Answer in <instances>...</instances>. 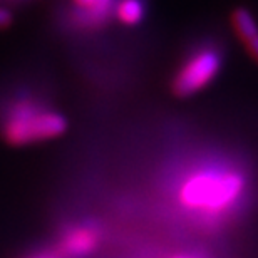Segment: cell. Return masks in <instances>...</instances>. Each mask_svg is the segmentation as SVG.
Here are the masks:
<instances>
[{
    "mask_svg": "<svg viewBox=\"0 0 258 258\" xmlns=\"http://www.w3.org/2000/svg\"><path fill=\"white\" fill-rule=\"evenodd\" d=\"M74 5L77 7V12H81V10H86L89 5L92 4V0H72Z\"/></svg>",
    "mask_w": 258,
    "mask_h": 258,
    "instance_id": "8",
    "label": "cell"
},
{
    "mask_svg": "<svg viewBox=\"0 0 258 258\" xmlns=\"http://www.w3.org/2000/svg\"><path fill=\"white\" fill-rule=\"evenodd\" d=\"M112 14L122 25L134 27L143 22L146 7H144L143 0H116Z\"/></svg>",
    "mask_w": 258,
    "mask_h": 258,
    "instance_id": "6",
    "label": "cell"
},
{
    "mask_svg": "<svg viewBox=\"0 0 258 258\" xmlns=\"http://www.w3.org/2000/svg\"><path fill=\"white\" fill-rule=\"evenodd\" d=\"M34 258H57L54 253H49V255H39V256H34Z\"/></svg>",
    "mask_w": 258,
    "mask_h": 258,
    "instance_id": "9",
    "label": "cell"
},
{
    "mask_svg": "<svg viewBox=\"0 0 258 258\" xmlns=\"http://www.w3.org/2000/svg\"><path fill=\"white\" fill-rule=\"evenodd\" d=\"M99 241L101 230L96 223H76L60 235L54 255L57 258H86L99 246Z\"/></svg>",
    "mask_w": 258,
    "mask_h": 258,
    "instance_id": "4",
    "label": "cell"
},
{
    "mask_svg": "<svg viewBox=\"0 0 258 258\" xmlns=\"http://www.w3.org/2000/svg\"><path fill=\"white\" fill-rule=\"evenodd\" d=\"M67 131V117L34 97L10 101L0 116V134L10 146H27L55 139Z\"/></svg>",
    "mask_w": 258,
    "mask_h": 258,
    "instance_id": "2",
    "label": "cell"
},
{
    "mask_svg": "<svg viewBox=\"0 0 258 258\" xmlns=\"http://www.w3.org/2000/svg\"><path fill=\"white\" fill-rule=\"evenodd\" d=\"M223 66V54L216 45H201L195 49L171 81V91L178 97H191L206 89L220 74Z\"/></svg>",
    "mask_w": 258,
    "mask_h": 258,
    "instance_id": "3",
    "label": "cell"
},
{
    "mask_svg": "<svg viewBox=\"0 0 258 258\" xmlns=\"http://www.w3.org/2000/svg\"><path fill=\"white\" fill-rule=\"evenodd\" d=\"M246 189L243 173L230 168L196 169L183 179L178 201L184 210L205 218H220L238 205Z\"/></svg>",
    "mask_w": 258,
    "mask_h": 258,
    "instance_id": "1",
    "label": "cell"
},
{
    "mask_svg": "<svg viewBox=\"0 0 258 258\" xmlns=\"http://www.w3.org/2000/svg\"><path fill=\"white\" fill-rule=\"evenodd\" d=\"M181 258H183V256H181Z\"/></svg>",
    "mask_w": 258,
    "mask_h": 258,
    "instance_id": "10",
    "label": "cell"
},
{
    "mask_svg": "<svg viewBox=\"0 0 258 258\" xmlns=\"http://www.w3.org/2000/svg\"><path fill=\"white\" fill-rule=\"evenodd\" d=\"M12 12L7 9H4V7H0V30L2 29H7L10 24H12Z\"/></svg>",
    "mask_w": 258,
    "mask_h": 258,
    "instance_id": "7",
    "label": "cell"
},
{
    "mask_svg": "<svg viewBox=\"0 0 258 258\" xmlns=\"http://www.w3.org/2000/svg\"><path fill=\"white\" fill-rule=\"evenodd\" d=\"M231 25L251 59L258 64V24L255 17L250 14L248 9H235L231 14Z\"/></svg>",
    "mask_w": 258,
    "mask_h": 258,
    "instance_id": "5",
    "label": "cell"
}]
</instances>
